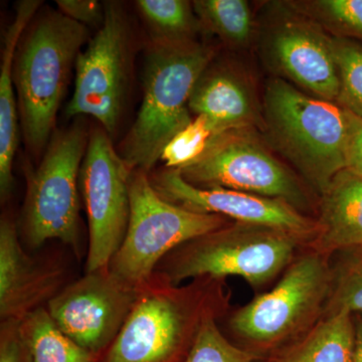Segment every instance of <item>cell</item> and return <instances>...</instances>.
Masks as SVG:
<instances>
[{
	"instance_id": "6da1fadb",
	"label": "cell",
	"mask_w": 362,
	"mask_h": 362,
	"mask_svg": "<svg viewBox=\"0 0 362 362\" xmlns=\"http://www.w3.org/2000/svg\"><path fill=\"white\" fill-rule=\"evenodd\" d=\"M230 298L223 279L173 285L156 272L140 288L134 308L99 362H185L202 323L221 318Z\"/></svg>"
},
{
	"instance_id": "7a4b0ae2",
	"label": "cell",
	"mask_w": 362,
	"mask_h": 362,
	"mask_svg": "<svg viewBox=\"0 0 362 362\" xmlns=\"http://www.w3.org/2000/svg\"><path fill=\"white\" fill-rule=\"evenodd\" d=\"M214 54L211 47L195 40H153L150 45L145 56L141 107L119 152L132 170L148 173L166 145L192 122L190 95Z\"/></svg>"
},
{
	"instance_id": "3957f363",
	"label": "cell",
	"mask_w": 362,
	"mask_h": 362,
	"mask_svg": "<svg viewBox=\"0 0 362 362\" xmlns=\"http://www.w3.org/2000/svg\"><path fill=\"white\" fill-rule=\"evenodd\" d=\"M329 257L307 247L277 285L232 313L230 333L243 349L271 361L325 315L334 270Z\"/></svg>"
},
{
	"instance_id": "277c9868",
	"label": "cell",
	"mask_w": 362,
	"mask_h": 362,
	"mask_svg": "<svg viewBox=\"0 0 362 362\" xmlns=\"http://www.w3.org/2000/svg\"><path fill=\"white\" fill-rule=\"evenodd\" d=\"M262 117L270 144L322 194L345 169V109L277 77L267 82Z\"/></svg>"
},
{
	"instance_id": "5b68a950",
	"label": "cell",
	"mask_w": 362,
	"mask_h": 362,
	"mask_svg": "<svg viewBox=\"0 0 362 362\" xmlns=\"http://www.w3.org/2000/svg\"><path fill=\"white\" fill-rule=\"evenodd\" d=\"M88 35L85 25L59 11H47L33 21L18 44L13 83L23 137L33 153H40L51 138L71 69Z\"/></svg>"
},
{
	"instance_id": "8992f818",
	"label": "cell",
	"mask_w": 362,
	"mask_h": 362,
	"mask_svg": "<svg viewBox=\"0 0 362 362\" xmlns=\"http://www.w3.org/2000/svg\"><path fill=\"white\" fill-rule=\"evenodd\" d=\"M302 247L309 246L290 233L233 221L177 247L156 272L173 285L187 279L238 276L259 289L284 273Z\"/></svg>"
},
{
	"instance_id": "52a82bcc",
	"label": "cell",
	"mask_w": 362,
	"mask_h": 362,
	"mask_svg": "<svg viewBox=\"0 0 362 362\" xmlns=\"http://www.w3.org/2000/svg\"><path fill=\"white\" fill-rule=\"evenodd\" d=\"M129 188V225L108 268L136 287L149 280L171 252L230 223L225 216L194 213L162 199L145 171H132Z\"/></svg>"
},
{
	"instance_id": "ba28073f",
	"label": "cell",
	"mask_w": 362,
	"mask_h": 362,
	"mask_svg": "<svg viewBox=\"0 0 362 362\" xmlns=\"http://www.w3.org/2000/svg\"><path fill=\"white\" fill-rule=\"evenodd\" d=\"M89 137L84 126L57 133L28 178L23 233L30 247L59 240L80 249V170Z\"/></svg>"
},
{
	"instance_id": "9c48e42d",
	"label": "cell",
	"mask_w": 362,
	"mask_h": 362,
	"mask_svg": "<svg viewBox=\"0 0 362 362\" xmlns=\"http://www.w3.org/2000/svg\"><path fill=\"white\" fill-rule=\"evenodd\" d=\"M176 170L197 187L226 188L282 199L302 213L310 209L303 182L271 153L255 128L214 136L202 156Z\"/></svg>"
},
{
	"instance_id": "30bf717a",
	"label": "cell",
	"mask_w": 362,
	"mask_h": 362,
	"mask_svg": "<svg viewBox=\"0 0 362 362\" xmlns=\"http://www.w3.org/2000/svg\"><path fill=\"white\" fill-rule=\"evenodd\" d=\"M130 57L125 13L116 2H107L104 23L76 61L75 90L66 116L93 117L108 134H113L127 98Z\"/></svg>"
},
{
	"instance_id": "8fae6325",
	"label": "cell",
	"mask_w": 362,
	"mask_h": 362,
	"mask_svg": "<svg viewBox=\"0 0 362 362\" xmlns=\"http://www.w3.org/2000/svg\"><path fill=\"white\" fill-rule=\"evenodd\" d=\"M132 171L117 153L108 133L103 128L93 130L80 170V190L89 223L86 273L109 267L125 239Z\"/></svg>"
},
{
	"instance_id": "7c38bea8",
	"label": "cell",
	"mask_w": 362,
	"mask_h": 362,
	"mask_svg": "<svg viewBox=\"0 0 362 362\" xmlns=\"http://www.w3.org/2000/svg\"><path fill=\"white\" fill-rule=\"evenodd\" d=\"M140 288L107 267L65 286L47 309L66 337L101 358L134 308Z\"/></svg>"
},
{
	"instance_id": "4fadbf2b",
	"label": "cell",
	"mask_w": 362,
	"mask_h": 362,
	"mask_svg": "<svg viewBox=\"0 0 362 362\" xmlns=\"http://www.w3.org/2000/svg\"><path fill=\"white\" fill-rule=\"evenodd\" d=\"M277 6L262 40L269 65L307 94L337 103L340 81L331 37L290 2Z\"/></svg>"
},
{
	"instance_id": "5bb4252c",
	"label": "cell",
	"mask_w": 362,
	"mask_h": 362,
	"mask_svg": "<svg viewBox=\"0 0 362 362\" xmlns=\"http://www.w3.org/2000/svg\"><path fill=\"white\" fill-rule=\"evenodd\" d=\"M149 180L162 199L194 213L218 214L237 223L276 228L309 247L318 233L317 221L282 199L226 188L197 187L183 180L176 169H163Z\"/></svg>"
},
{
	"instance_id": "9a60e30c",
	"label": "cell",
	"mask_w": 362,
	"mask_h": 362,
	"mask_svg": "<svg viewBox=\"0 0 362 362\" xmlns=\"http://www.w3.org/2000/svg\"><path fill=\"white\" fill-rule=\"evenodd\" d=\"M65 270L61 264L40 261L26 254L11 218L0 223V317L23 320L49 303L62 290Z\"/></svg>"
},
{
	"instance_id": "2e32d148",
	"label": "cell",
	"mask_w": 362,
	"mask_h": 362,
	"mask_svg": "<svg viewBox=\"0 0 362 362\" xmlns=\"http://www.w3.org/2000/svg\"><path fill=\"white\" fill-rule=\"evenodd\" d=\"M197 116L207 117L218 133L263 126L246 78L225 66L207 68L197 81L188 103Z\"/></svg>"
},
{
	"instance_id": "e0dca14e",
	"label": "cell",
	"mask_w": 362,
	"mask_h": 362,
	"mask_svg": "<svg viewBox=\"0 0 362 362\" xmlns=\"http://www.w3.org/2000/svg\"><path fill=\"white\" fill-rule=\"evenodd\" d=\"M320 197L318 233L310 247L328 257L361 249L362 176L343 169Z\"/></svg>"
},
{
	"instance_id": "ac0fdd59",
	"label": "cell",
	"mask_w": 362,
	"mask_h": 362,
	"mask_svg": "<svg viewBox=\"0 0 362 362\" xmlns=\"http://www.w3.org/2000/svg\"><path fill=\"white\" fill-rule=\"evenodd\" d=\"M42 2L25 0L16 6V18L4 35L0 66V192L6 199L13 189V164L18 146V103L13 93V61L25 35Z\"/></svg>"
},
{
	"instance_id": "d6986e66",
	"label": "cell",
	"mask_w": 362,
	"mask_h": 362,
	"mask_svg": "<svg viewBox=\"0 0 362 362\" xmlns=\"http://www.w3.org/2000/svg\"><path fill=\"white\" fill-rule=\"evenodd\" d=\"M356 323L354 314H327L301 339L271 362H356Z\"/></svg>"
},
{
	"instance_id": "ffe728a7",
	"label": "cell",
	"mask_w": 362,
	"mask_h": 362,
	"mask_svg": "<svg viewBox=\"0 0 362 362\" xmlns=\"http://www.w3.org/2000/svg\"><path fill=\"white\" fill-rule=\"evenodd\" d=\"M21 332L28 343L30 362H99L66 337L52 320L47 307L28 314L21 321Z\"/></svg>"
},
{
	"instance_id": "44dd1931",
	"label": "cell",
	"mask_w": 362,
	"mask_h": 362,
	"mask_svg": "<svg viewBox=\"0 0 362 362\" xmlns=\"http://www.w3.org/2000/svg\"><path fill=\"white\" fill-rule=\"evenodd\" d=\"M202 26L233 47H247L254 32L251 7L245 0H197L192 2Z\"/></svg>"
},
{
	"instance_id": "7402d4cb",
	"label": "cell",
	"mask_w": 362,
	"mask_h": 362,
	"mask_svg": "<svg viewBox=\"0 0 362 362\" xmlns=\"http://www.w3.org/2000/svg\"><path fill=\"white\" fill-rule=\"evenodd\" d=\"M136 6L151 28L156 42L194 40L202 26L194 6L185 0H138Z\"/></svg>"
},
{
	"instance_id": "603a6c76",
	"label": "cell",
	"mask_w": 362,
	"mask_h": 362,
	"mask_svg": "<svg viewBox=\"0 0 362 362\" xmlns=\"http://www.w3.org/2000/svg\"><path fill=\"white\" fill-rule=\"evenodd\" d=\"M332 37L362 40V0L289 1Z\"/></svg>"
},
{
	"instance_id": "cb8c5ba5",
	"label": "cell",
	"mask_w": 362,
	"mask_h": 362,
	"mask_svg": "<svg viewBox=\"0 0 362 362\" xmlns=\"http://www.w3.org/2000/svg\"><path fill=\"white\" fill-rule=\"evenodd\" d=\"M331 45L340 81L337 103L362 117V45L332 35Z\"/></svg>"
},
{
	"instance_id": "d4e9b609",
	"label": "cell",
	"mask_w": 362,
	"mask_h": 362,
	"mask_svg": "<svg viewBox=\"0 0 362 362\" xmlns=\"http://www.w3.org/2000/svg\"><path fill=\"white\" fill-rule=\"evenodd\" d=\"M220 133L207 117L197 116L166 145L160 160L165 164V168H185L202 156L214 136Z\"/></svg>"
},
{
	"instance_id": "484cf974",
	"label": "cell",
	"mask_w": 362,
	"mask_h": 362,
	"mask_svg": "<svg viewBox=\"0 0 362 362\" xmlns=\"http://www.w3.org/2000/svg\"><path fill=\"white\" fill-rule=\"evenodd\" d=\"M218 317H209L185 362H271L233 343L218 326Z\"/></svg>"
},
{
	"instance_id": "4316f807",
	"label": "cell",
	"mask_w": 362,
	"mask_h": 362,
	"mask_svg": "<svg viewBox=\"0 0 362 362\" xmlns=\"http://www.w3.org/2000/svg\"><path fill=\"white\" fill-rule=\"evenodd\" d=\"M343 310L351 314L362 313V259L358 257L334 270L332 292L325 315Z\"/></svg>"
},
{
	"instance_id": "83f0119b",
	"label": "cell",
	"mask_w": 362,
	"mask_h": 362,
	"mask_svg": "<svg viewBox=\"0 0 362 362\" xmlns=\"http://www.w3.org/2000/svg\"><path fill=\"white\" fill-rule=\"evenodd\" d=\"M0 362H30V352L20 320H2L0 325Z\"/></svg>"
},
{
	"instance_id": "f1b7e54d",
	"label": "cell",
	"mask_w": 362,
	"mask_h": 362,
	"mask_svg": "<svg viewBox=\"0 0 362 362\" xmlns=\"http://www.w3.org/2000/svg\"><path fill=\"white\" fill-rule=\"evenodd\" d=\"M59 13L83 25H102L105 6L96 0H58Z\"/></svg>"
},
{
	"instance_id": "f546056e",
	"label": "cell",
	"mask_w": 362,
	"mask_h": 362,
	"mask_svg": "<svg viewBox=\"0 0 362 362\" xmlns=\"http://www.w3.org/2000/svg\"><path fill=\"white\" fill-rule=\"evenodd\" d=\"M345 169L362 176V117L345 109Z\"/></svg>"
},
{
	"instance_id": "4dcf8cb0",
	"label": "cell",
	"mask_w": 362,
	"mask_h": 362,
	"mask_svg": "<svg viewBox=\"0 0 362 362\" xmlns=\"http://www.w3.org/2000/svg\"><path fill=\"white\" fill-rule=\"evenodd\" d=\"M356 362H362V317L356 320Z\"/></svg>"
},
{
	"instance_id": "1f68e13d",
	"label": "cell",
	"mask_w": 362,
	"mask_h": 362,
	"mask_svg": "<svg viewBox=\"0 0 362 362\" xmlns=\"http://www.w3.org/2000/svg\"><path fill=\"white\" fill-rule=\"evenodd\" d=\"M358 257L359 259H362V247L361 249H359V252H358Z\"/></svg>"
}]
</instances>
